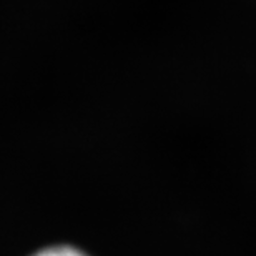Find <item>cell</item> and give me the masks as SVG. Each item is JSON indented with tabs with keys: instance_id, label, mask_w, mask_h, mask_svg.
Listing matches in <instances>:
<instances>
[{
	"instance_id": "cell-1",
	"label": "cell",
	"mask_w": 256,
	"mask_h": 256,
	"mask_svg": "<svg viewBox=\"0 0 256 256\" xmlns=\"http://www.w3.org/2000/svg\"><path fill=\"white\" fill-rule=\"evenodd\" d=\"M32 256H88V254L80 252L78 248L68 246V244H58V246H48L40 250V252L34 253Z\"/></svg>"
}]
</instances>
